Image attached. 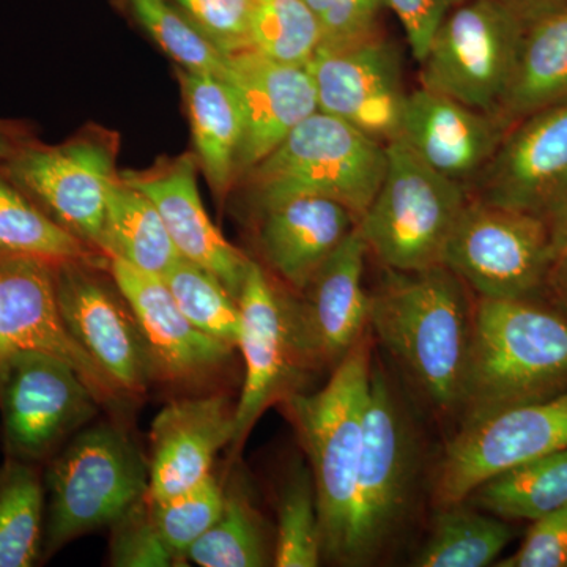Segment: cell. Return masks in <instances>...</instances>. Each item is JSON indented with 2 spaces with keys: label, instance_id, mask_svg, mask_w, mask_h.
<instances>
[{
  "label": "cell",
  "instance_id": "cell-27",
  "mask_svg": "<svg viewBox=\"0 0 567 567\" xmlns=\"http://www.w3.org/2000/svg\"><path fill=\"white\" fill-rule=\"evenodd\" d=\"M567 102V7L527 28L513 87L499 111L518 121Z\"/></svg>",
  "mask_w": 567,
  "mask_h": 567
},
{
  "label": "cell",
  "instance_id": "cell-9",
  "mask_svg": "<svg viewBox=\"0 0 567 567\" xmlns=\"http://www.w3.org/2000/svg\"><path fill=\"white\" fill-rule=\"evenodd\" d=\"M555 254L539 215L476 200L458 216L443 265L481 298H522L543 281Z\"/></svg>",
  "mask_w": 567,
  "mask_h": 567
},
{
  "label": "cell",
  "instance_id": "cell-15",
  "mask_svg": "<svg viewBox=\"0 0 567 567\" xmlns=\"http://www.w3.org/2000/svg\"><path fill=\"white\" fill-rule=\"evenodd\" d=\"M54 265L55 297L70 333L125 395H140L153 375L151 354L132 309L89 270ZM118 290V289H117Z\"/></svg>",
  "mask_w": 567,
  "mask_h": 567
},
{
  "label": "cell",
  "instance_id": "cell-45",
  "mask_svg": "<svg viewBox=\"0 0 567 567\" xmlns=\"http://www.w3.org/2000/svg\"><path fill=\"white\" fill-rule=\"evenodd\" d=\"M28 142L22 130L0 121V164L6 163Z\"/></svg>",
  "mask_w": 567,
  "mask_h": 567
},
{
  "label": "cell",
  "instance_id": "cell-29",
  "mask_svg": "<svg viewBox=\"0 0 567 567\" xmlns=\"http://www.w3.org/2000/svg\"><path fill=\"white\" fill-rule=\"evenodd\" d=\"M44 511L39 464L7 456L0 465V567L43 561Z\"/></svg>",
  "mask_w": 567,
  "mask_h": 567
},
{
  "label": "cell",
  "instance_id": "cell-39",
  "mask_svg": "<svg viewBox=\"0 0 567 567\" xmlns=\"http://www.w3.org/2000/svg\"><path fill=\"white\" fill-rule=\"evenodd\" d=\"M254 0H173L175 7L193 22L224 54L251 50Z\"/></svg>",
  "mask_w": 567,
  "mask_h": 567
},
{
  "label": "cell",
  "instance_id": "cell-28",
  "mask_svg": "<svg viewBox=\"0 0 567 567\" xmlns=\"http://www.w3.org/2000/svg\"><path fill=\"white\" fill-rule=\"evenodd\" d=\"M0 259H35L51 265L96 264L76 235L41 210L0 169Z\"/></svg>",
  "mask_w": 567,
  "mask_h": 567
},
{
  "label": "cell",
  "instance_id": "cell-38",
  "mask_svg": "<svg viewBox=\"0 0 567 567\" xmlns=\"http://www.w3.org/2000/svg\"><path fill=\"white\" fill-rule=\"evenodd\" d=\"M111 565L118 567H167L175 559L155 527L148 495L112 524Z\"/></svg>",
  "mask_w": 567,
  "mask_h": 567
},
{
  "label": "cell",
  "instance_id": "cell-31",
  "mask_svg": "<svg viewBox=\"0 0 567 567\" xmlns=\"http://www.w3.org/2000/svg\"><path fill=\"white\" fill-rule=\"evenodd\" d=\"M511 536L505 522L466 507L465 502L445 505L413 566H488L505 550Z\"/></svg>",
  "mask_w": 567,
  "mask_h": 567
},
{
  "label": "cell",
  "instance_id": "cell-2",
  "mask_svg": "<svg viewBox=\"0 0 567 567\" xmlns=\"http://www.w3.org/2000/svg\"><path fill=\"white\" fill-rule=\"evenodd\" d=\"M369 323L432 404L458 409L473 315L462 281L450 268L393 271L369 297Z\"/></svg>",
  "mask_w": 567,
  "mask_h": 567
},
{
  "label": "cell",
  "instance_id": "cell-6",
  "mask_svg": "<svg viewBox=\"0 0 567 567\" xmlns=\"http://www.w3.org/2000/svg\"><path fill=\"white\" fill-rule=\"evenodd\" d=\"M386 156L385 177L358 230L368 251L391 271L439 267L468 203L465 186L429 167L399 137L388 142Z\"/></svg>",
  "mask_w": 567,
  "mask_h": 567
},
{
  "label": "cell",
  "instance_id": "cell-26",
  "mask_svg": "<svg viewBox=\"0 0 567 567\" xmlns=\"http://www.w3.org/2000/svg\"><path fill=\"white\" fill-rule=\"evenodd\" d=\"M99 248L107 259L123 260L145 274L164 276L183 259L155 204L117 177L106 199Z\"/></svg>",
  "mask_w": 567,
  "mask_h": 567
},
{
  "label": "cell",
  "instance_id": "cell-35",
  "mask_svg": "<svg viewBox=\"0 0 567 567\" xmlns=\"http://www.w3.org/2000/svg\"><path fill=\"white\" fill-rule=\"evenodd\" d=\"M133 17L181 69L226 80L227 55L169 0H125Z\"/></svg>",
  "mask_w": 567,
  "mask_h": 567
},
{
  "label": "cell",
  "instance_id": "cell-37",
  "mask_svg": "<svg viewBox=\"0 0 567 567\" xmlns=\"http://www.w3.org/2000/svg\"><path fill=\"white\" fill-rule=\"evenodd\" d=\"M155 527L175 559H185L189 548L215 524L224 505V488L215 476L208 475L200 483L167 496L151 499Z\"/></svg>",
  "mask_w": 567,
  "mask_h": 567
},
{
  "label": "cell",
  "instance_id": "cell-23",
  "mask_svg": "<svg viewBox=\"0 0 567 567\" xmlns=\"http://www.w3.org/2000/svg\"><path fill=\"white\" fill-rule=\"evenodd\" d=\"M237 303L240 309L237 347L244 354L245 382L235 406V451L281 391L289 375L290 357H293L286 308L262 268L252 260Z\"/></svg>",
  "mask_w": 567,
  "mask_h": 567
},
{
  "label": "cell",
  "instance_id": "cell-11",
  "mask_svg": "<svg viewBox=\"0 0 567 567\" xmlns=\"http://www.w3.org/2000/svg\"><path fill=\"white\" fill-rule=\"evenodd\" d=\"M563 450H567V390L461 425L436 472V503L465 502L491 477Z\"/></svg>",
  "mask_w": 567,
  "mask_h": 567
},
{
  "label": "cell",
  "instance_id": "cell-8",
  "mask_svg": "<svg viewBox=\"0 0 567 567\" xmlns=\"http://www.w3.org/2000/svg\"><path fill=\"white\" fill-rule=\"evenodd\" d=\"M363 434L352 532L346 555L350 565L369 561L390 543L404 522L415 480L412 432L379 368H372Z\"/></svg>",
  "mask_w": 567,
  "mask_h": 567
},
{
  "label": "cell",
  "instance_id": "cell-16",
  "mask_svg": "<svg viewBox=\"0 0 567 567\" xmlns=\"http://www.w3.org/2000/svg\"><path fill=\"white\" fill-rule=\"evenodd\" d=\"M365 252L368 246L357 226L301 290L303 303L284 305L293 357L336 365L364 334L369 323Z\"/></svg>",
  "mask_w": 567,
  "mask_h": 567
},
{
  "label": "cell",
  "instance_id": "cell-41",
  "mask_svg": "<svg viewBox=\"0 0 567 567\" xmlns=\"http://www.w3.org/2000/svg\"><path fill=\"white\" fill-rule=\"evenodd\" d=\"M498 567L567 566V506L537 518L520 550Z\"/></svg>",
  "mask_w": 567,
  "mask_h": 567
},
{
  "label": "cell",
  "instance_id": "cell-40",
  "mask_svg": "<svg viewBox=\"0 0 567 567\" xmlns=\"http://www.w3.org/2000/svg\"><path fill=\"white\" fill-rule=\"evenodd\" d=\"M316 14L327 47L354 43L379 33L385 0H303Z\"/></svg>",
  "mask_w": 567,
  "mask_h": 567
},
{
  "label": "cell",
  "instance_id": "cell-33",
  "mask_svg": "<svg viewBox=\"0 0 567 567\" xmlns=\"http://www.w3.org/2000/svg\"><path fill=\"white\" fill-rule=\"evenodd\" d=\"M322 43L316 14L303 0H254L249 48L270 61L306 66Z\"/></svg>",
  "mask_w": 567,
  "mask_h": 567
},
{
  "label": "cell",
  "instance_id": "cell-14",
  "mask_svg": "<svg viewBox=\"0 0 567 567\" xmlns=\"http://www.w3.org/2000/svg\"><path fill=\"white\" fill-rule=\"evenodd\" d=\"M0 350L58 358L78 372L99 404L115 405L125 398L70 333L55 297L54 265L0 259Z\"/></svg>",
  "mask_w": 567,
  "mask_h": 567
},
{
  "label": "cell",
  "instance_id": "cell-4",
  "mask_svg": "<svg viewBox=\"0 0 567 567\" xmlns=\"http://www.w3.org/2000/svg\"><path fill=\"white\" fill-rule=\"evenodd\" d=\"M43 561L78 537L112 527L148 494V464L111 424L81 431L43 473Z\"/></svg>",
  "mask_w": 567,
  "mask_h": 567
},
{
  "label": "cell",
  "instance_id": "cell-43",
  "mask_svg": "<svg viewBox=\"0 0 567 567\" xmlns=\"http://www.w3.org/2000/svg\"><path fill=\"white\" fill-rule=\"evenodd\" d=\"M511 7L527 25L539 18L554 13L559 9L567 7V0H503Z\"/></svg>",
  "mask_w": 567,
  "mask_h": 567
},
{
  "label": "cell",
  "instance_id": "cell-46",
  "mask_svg": "<svg viewBox=\"0 0 567 567\" xmlns=\"http://www.w3.org/2000/svg\"><path fill=\"white\" fill-rule=\"evenodd\" d=\"M3 357H6V353H3L2 350H0V360H2Z\"/></svg>",
  "mask_w": 567,
  "mask_h": 567
},
{
  "label": "cell",
  "instance_id": "cell-10",
  "mask_svg": "<svg viewBox=\"0 0 567 567\" xmlns=\"http://www.w3.org/2000/svg\"><path fill=\"white\" fill-rule=\"evenodd\" d=\"M99 401L69 364L13 350L0 360V413L7 456L40 464L80 431Z\"/></svg>",
  "mask_w": 567,
  "mask_h": 567
},
{
  "label": "cell",
  "instance_id": "cell-12",
  "mask_svg": "<svg viewBox=\"0 0 567 567\" xmlns=\"http://www.w3.org/2000/svg\"><path fill=\"white\" fill-rule=\"evenodd\" d=\"M0 169L63 229L99 248L107 192L117 178L114 153L104 142L47 147L29 141Z\"/></svg>",
  "mask_w": 567,
  "mask_h": 567
},
{
  "label": "cell",
  "instance_id": "cell-36",
  "mask_svg": "<svg viewBox=\"0 0 567 567\" xmlns=\"http://www.w3.org/2000/svg\"><path fill=\"white\" fill-rule=\"evenodd\" d=\"M323 558L322 528L311 473L301 468L284 487L278 505L275 565L316 567Z\"/></svg>",
  "mask_w": 567,
  "mask_h": 567
},
{
  "label": "cell",
  "instance_id": "cell-34",
  "mask_svg": "<svg viewBox=\"0 0 567 567\" xmlns=\"http://www.w3.org/2000/svg\"><path fill=\"white\" fill-rule=\"evenodd\" d=\"M175 303L203 333L230 347L240 338V309L216 276L199 265L181 259L162 276Z\"/></svg>",
  "mask_w": 567,
  "mask_h": 567
},
{
  "label": "cell",
  "instance_id": "cell-7",
  "mask_svg": "<svg viewBox=\"0 0 567 567\" xmlns=\"http://www.w3.org/2000/svg\"><path fill=\"white\" fill-rule=\"evenodd\" d=\"M527 22L503 0H468L436 28L421 87L472 110L499 115L516 78Z\"/></svg>",
  "mask_w": 567,
  "mask_h": 567
},
{
  "label": "cell",
  "instance_id": "cell-19",
  "mask_svg": "<svg viewBox=\"0 0 567 567\" xmlns=\"http://www.w3.org/2000/svg\"><path fill=\"white\" fill-rule=\"evenodd\" d=\"M567 181V102L536 112L503 140L477 178L483 203L546 210Z\"/></svg>",
  "mask_w": 567,
  "mask_h": 567
},
{
  "label": "cell",
  "instance_id": "cell-20",
  "mask_svg": "<svg viewBox=\"0 0 567 567\" xmlns=\"http://www.w3.org/2000/svg\"><path fill=\"white\" fill-rule=\"evenodd\" d=\"M505 121L472 110L443 93L420 87L409 93L399 140L450 181H477L494 158Z\"/></svg>",
  "mask_w": 567,
  "mask_h": 567
},
{
  "label": "cell",
  "instance_id": "cell-44",
  "mask_svg": "<svg viewBox=\"0 0 567 567\" xmlns=\"http://www.w3.org/2000/svg\"><path fill=\"white\" fill-rule=\"evenodd\" d=\"M546 210L550 212L551 216H554L551 234H554L557 251L563 249V251L567 252V181L559 188V192L555 194Z\"/></svg>",
  "mask_w": 567,
  "mask_h": 567
},
{
  "label": "cell",
  "instance_id": "cell-42",
  "mask_svg": "<svg viewBox=\"0 0 567 567\" xmlns=\"http://www.w3.org/2000/svg\"><path fill=\"white\" fill-rule=\"evenodd\" d=\"M468 0H385L404 25L406 43L417 62L423 61L432 37L447 13Z\"/></svg>",
  "mask_w": 567,
  "mask_h": 567
},
{
  "label": "cell",
  "instance_id": "cell-17",
  "mask_svg": "<svg viewBox=\"0 0 567 567\" xmlns=\"http://www.w3.org/2000/svg\"><path fill=\"white\" fill-rule=\"evenodd\" d=\"M110 262L115 287L144 336L153 375L175 383L203 382L229 363L234 347L197 330L178 309L162 276L145 274L123 260Z\"/></svg>",
  "mask_w": 567,
  "mask_h": 567
},
{
  "label": "cell",
  "instance_id": "cell-18",
  "mask_svg": "<svg viewBox=\"0 0 567 567\" xmlns=\"http://www.w3.org/2000/svg\"><path fill=\"white\" fill-rule=\"evenodd\" d=\"M227 76L244 111L238 173H249L305 118L319 111L315 82L306 66L270 61L254 50L230 52Z\"/></svg>",
  "mask_w": 567,
  "mask_h": 567
},
{
  "label": "cell",
  "instance_id": "cell-30",
  "mask_svg": "<svg viewBox=\"0 0 567 567\" xmlns=\"http://www.w3.org/2000/svg\"><path fill=\"white\" fill-rule=\"evenodd\" d=\"M473 505L494 516L537 520L567 506V450L499 473L472 492Z\"/></svg>",
  "mask_w": 567,
  "mask_h": 567
},
{
  "label": "cell",
  "instance_id": "cell-5",
  "mask_svg": "<svg viewBox=\"0 0 567 567\" xmlns=\"http://www.w3.org/2000/svg\"><path fill=\"white\" fill-rule=\"evenodd\" d=\"M386 145L317 111L249 171L260 210L297 196H322L363 218L386 173Z\"/></svg>",
  "mask_w": 567,
  "mask_h": 567
},
{
  "label": "cell",
  "instance_id": "cell-3",
  "mask_svg": "<svg viewBox=\"0 0 567 567\" xmlns=\"http://www.w3.org/2000/svg\"><path fill=\"white\" fill-rule=\"evenodd\" d=\"M371 375V338L363 334L334 365L327 385L287 399L290 420L311 464L323 557L339 563H346L352 532Z\"/></svg>",
  "mask_w": 567,
  "mask_h": 567
},
{
  "label": "cell",
  "instance_id": "cell-21",
  "mask_svg": "<svg viewBox=\"0 0 567 567\" xmlns=\"http://www.w3.org/2000/svg\"><path fill=\"white\" fill-rule=\"evenodd\" d=\"M234 439L235 409L224 395L164 406L151 429L148 498H167L212 475L216 454Z\"/></svg>",
  "mask_w": 567,
  "mask_h": 567
},
{
  "label": "cell",
  "instance_id": "cell-13",
  "mask_svg": "<svg viewBox=\"0 0 567 567\" xmlns=\"http://www.w3.org/2000/svg\"><path fill=\"white\" fill-rule=\"evenodd\" d=\"M306 69L315 82L319 111L382 144L398 140L410 92L393 43L377 33L339 47L320 44Z\"/></svg>",
  "mask_w": 567,
  "mask_h": 567
},
{
  "label": "cell",
  "instance_id": "cell-24",
  "mask_svg": "<svg viewBox=\"0 0 567 567\" xmlns=\"http://www.w3.org/2000/svg\"><path fill=\"white\" fill-rule=\"evenodd\" d=\"M262 215L265 259L300 292L358 224L349 208L322 196L290 197L262 208Z\"/></svg>",
  "mask_w": 567,
  "mask_h": 567
},
{
  "label": "cell",
  "instance_id": "cell-1",
  "mask_svg": "<svg viewBox=\"0 0 567 567\" xmlns=\"http://www.w3.org/2000/svg\"><path fill=\"white\" fill-rule=\"evenodd\" d=\"M567 385V322L522 298H481L458 409L462 425Z\"/></svg>",
  "mask_w": 567,
  "mask_h": 567
},
{
  "label": "cell",
  "instance_id": "cell-25",
  "mask_svg": "<svg viewBox=\"0 0 567 567\" xmlns=\"http://www.w3.org/2000/svg\"><path fill=\"white\" fill-rule=\"evenodd\" d=\"M197 162L213 192H229L238 174L244 111L234 85L215 74L178 69Z\"/></svg>",
  "mask_w": 567,
  "mask_h": 567
},
{
  "label": "cell",
  "instance_id": "cell-32",
  "mask_svg": "<svg viewBox=\"0 0 567 567\" xmlns=\"http://www.w3.org/2000/svg\"><path fill=\"white\" fill-rule=\"evenodd\" d=\"M203 567H262L270 561L262 518L241 484L224 491L221 514L186 554Z\"/></svg>",
  "mask_w": 567,
  "mask_h": 567
},
{
  "label": "cell",
  "instance_id": "cell-22",
  "mask_svg": "<svg viewBox=\"0 0 567 567\" xmlns=\"http://www.w3.org/2000/svg\"><path fill=\"white\" fill-rule=\"evenodd\" d=\"M122 178L155 204L183 259L210 271L238 300L251 260L212 223L197 189L193 156H182L152 173L125 174Z\"/></svg>",
  "mask_w": 567,
  "mask_h": 567
}]
</instances>
